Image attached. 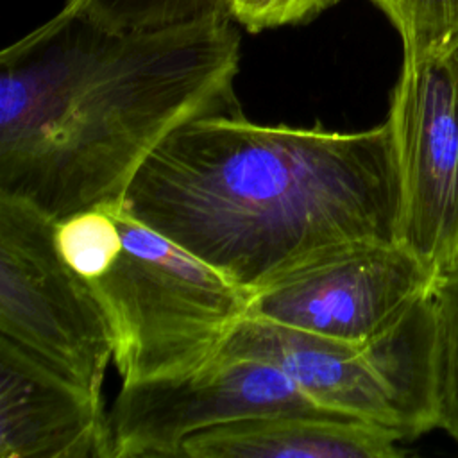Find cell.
I'll use <instances>...</instances> for the list:
<instances>
[{
	"mask_svg": "<svg viewBox=\"0 0 458 458\" xmlns=\"http://www.w3.org/2000/svg\"><path fill=\"white\" fill-rule=\"evenodd\" d=\"M229 16L109 29L57 13L0 54V195L61 220L122 200L184 123L242 114Z\"/></svg>",
	"mask_w": 458,
	"mask_h": 458,
	"instance_id": "6da1fadb",
	"label": "cell"
},
{
	"mask_svg": "<svg viewBox=\"0 0 458 458\" xmlns=\"http://www.w3.org/2000/svg\"><path fill=\"white\" fill-rule=\"evenodd\" d=\"M123 204L250 295L336 247L397 242L392 131L197 118L148 156Z\"/></svg>",
	"mask_w": 458,
	"mask_h": 458,
	"instance_id": "7a4b0ae2",
	"label": "cell"
},
{
	"mask_svg": "<svg viewBox=\"0 0 458 458\" xmlns=\"http://www.w3.org/2000/svg\"><path fill=\"white\" fill-rule=\"evenodd\" d=\"M55 242L109 322L123 383L188 372L218 354L249 293L122 200L55 220Z\"/></svg>",
	"mask_w": 458,
	"mask_h": 458,
	"instance_id": "3957f363",
	"label": "cell"
},
{
	"mask_svg": "<svg viewBox=\"0 0 458 458\" xmlns=\"http://www.w3.org/2000/svg\"><path fill=\"white\" fill-rule=\"evenodd\" d=\"M218 354L259 358L322 410L415 438L438 428V347L431 292L363 342L243 317Z\"/></svg>",
	"mask_w": 458,
	"mask_h": 458,
	"instance_id": "277c9868",
	"label": "cell"
},
{
	"mask_svg": "<svg viewBox=\"0 0 458 458\" xmlns=\"http://www.w3.org/2000/svg\"><path fill=\"white\" fill-rule=\"evenodd\" d=\"M0 336L100 395L114 340L55 242V220L0 195Z\"/></svg>",
	"mask_w": 458,
	"mask_h": 458,
	"instance_id": "5b68a950",
	"label": "cell"
},
{
	"mask_svg": "<svg viewBox=\"0 0 458 458\" xmlns=\"http://www.w3.org/2000/svg\"><path fill=\"white\" fill-rule=\"evenodd\" d=\"M386 122L401 190L397 242L438 276L458 261V50L403 55Z\"/></svg>",
	"mask_w": 458,
	"mask_h": 458,
	"instance_id": "8992f818",
	"label": "cell"
},
{
	"mask_svg": "<svg viewBox=\"0 0 458 458\" xmlns=\"http://www.w3.org/2000/svg\"><path fill=\"white\" fill-rule=\"evenodd\" d=\"M284 411L329 413L276 365L216 354L177 376L122 383L107 411L109 458L179 456L199 431Z\"/></svg>",
	"mask_w": 458,
	"mask_h": 458,
	"instance_id": "52a82bcc",
	"label": "cell"
},
{
	"mask_svg": "<svg viewBox=\"0 0 458 458\" xmlns=\"http://www.w3.org/2000/svg\"><path fill=\"white\" fill-rule=\"evenodd\" d=\"M435 277L399 242L349 243L250 293L245 317L310 335L363 342L428 295Z\"/></svg>",
	"mask_w": 458,
	"mask_h": 458,
	"instance_id": "ba28073f",
	"label": "cell"
},
{
	"mask_svg": "<svg viewBox=\"0 0 458 458\" xmlns=\"http://www.w3.org/2000/svg\"><path fill=\"white\" fill-rule=\"evenodd\" d=\"M0 458H109L97 395L0 336Z\"/></svg>",
	"mask_w": 458,
	"mask_h": 458,
	"instance_id": "9c48e42d",
	"label": "cell"
},
{
	"mask_svg": "<svg viewBox=\"0 0 458 458\" xmlns=\"http://www.w3.org/2000/svg\"><path fill=\"white\" fill-rule=\"evenodd\" d=\"M401 438L379 426L331 415L284 411L234 420L188 437V458H395Z\"/></svg>",
	"mask_w": 458,
	"mask_h": 458,
	"instance_id": "30bf717a",
	"label": "cell"
},
{
	"mask_svg": "<svg viewBox=\"0 0 458 458\" xmlns=\"http://www.w3.org/2000/svg\"><path fill=\"white\" fill-rule=\"evenodd\" d=\"M229 0H66L61 13L109 29H150L229 16Z\"/></svg>",
	"mask_w": 458,
	"mask_h": 458,
	"instance_id": "8fae6325",
	"label": "cell"
},
{
	"mask_svg": "<svg viewBox=\"0 0 458 458\" xmlns=\"http://www.w3.org/2000/svg\"><path fill=\"white\" fill-rule=\"evenodd\" d=\"M403 43V55H444L458 50V0H370Z\"/></svg>",
	"mask_w": 458,
	"mask_h": 458,
	"instance_id": "7c38bea8",
	"label": "cell"
},
{
	"mask_svg": "<svg viewBox=\"0 0 458 458\" xmlns=\"http://www.w3.org/2000/svg\"><path fill=\"white\" fill-rule=\"evenodd\" d=\"M431 302L438 347V429L458 444V261L435 277Z\"/></svg>",
	"mask_w": 458,
	"mask_h": 458,
	"instance_id": "4fadbf2b",
	"label": "cell"
},
{
	"mask_svg": "<svg viewBox=\"0 0 458 458\" xmlns=\"http://www.w3.org/2000/svg\"><path fill=\"white\" fill-rule=\"evenodd\" d=\"M342 0H229V18L250 34L306 25Z\"/></svg>",
	"mask_w": 458,
	"mask_h": 458,
	"instance_id": "5bb4252c",
	"label": "cell"
}]
</instances>
